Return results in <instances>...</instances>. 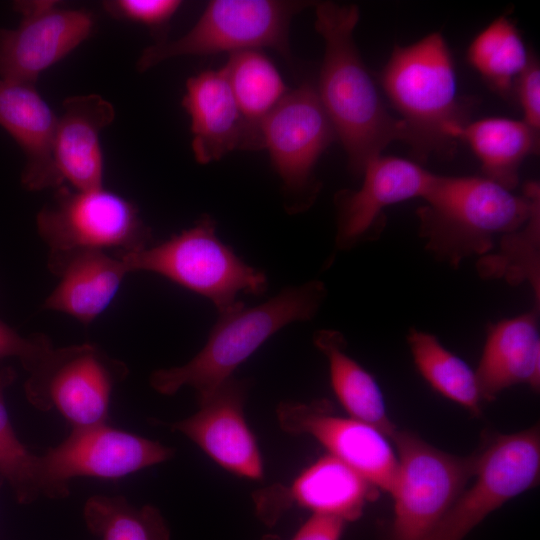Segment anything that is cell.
Wrapping results in <instances>:
<instances>
[{"label":"cell","mask_w":540,"mask_h":540,"mask_svg":"<svg viewBox=\"0 0 540 540\" xmlns=\"http://www.w3.org/2000/svg\"><path fill=\"white\" fill-rule=\"evenodd\" d=\"M523 111V121L540 130V67L531 52L527 65L517 77L513 89Z\"/></svg>","instance_id":"d6a6232c"},{"label":"cell","mask_w":540,"mask_h":540,"mask_svg":"<svg viewBox=\"0 0 540 540\" xmlns=\"http://www.w3.org/2000/svg\"><path fill=\"white\" fill-rule=\"evenodd\" d=\"M181 6L178 0H113L103 2L112 17L140 23L150 28L157 41L166 40L165 30L173 15Z\"/></svg>","instance_id":"4dcf8cb0"},{"label":"cell","mask_w":540,"mask_h":540,"mask_svg":"<svg viewBox=\"0 0 540 540\" xmlns=\"http://www.w3.org/2000/svg\"><path fill=\"white\" fill-rule=\"evenodd\" d=\"M407 342L415 365L438 393L474 415L481 413L482 397L475 371L446 349L431 333L411 328Z\"/></svg>","instance_id":"d4e9b609"},{"label":"cell","mask_w":540,"mask_h":540,"mask_svg":"<svg viewBox=\"0 0 540 540\" xmlns=\"http://www.w3.org/2000/svg\"><path fill=\"white\" fill-rule=\"evenodd\" d=\"M379 489L336 457L326 454L304 469L288 487L276 485L255 495L262 518L271 521L296 504L316 515L358 519Z\"/></svg>","instance_id":"e0dca14e"},{"label":"cell","mask_w":540,"mask_h":540,"mask_svg":"<svg viewBox=\"0 0 540 540\" xmlns=\"http://www.w3.org/2000/svg\"><path fill=\"white\" fill-rule=\"evenodd\" d=\"M28 372V401L41 411L57 410L72 428H81L107 422L112 392L128 368L96 344L83 343L53 346Z\"/></svg>","instance_id":"9c48e42d"},{"label":"cell","mask_w":540,"mask_h":540,"mask_svg":"<svg viewBox=\"0 0 540 540\" xmlns=\"http://www.w3.org/2000/svg\"><path fill=\"white\" fill-rule=\"evenodd\" d=\"M345 523L336 517L313 514L291 540H340Z\"/></svg>","instance_id":"836d02e7"},{"label":"cell","mask_w":540,"mask_h":540,"mask_svg":"<svg viewBox=\"0 0 540 540\" xmlns=\"http://www.w3.org/2000/svg\"><path fill=\"white\" fill-rule=\"evenodd\" d=\"M36 227L49 252L97 250L121 256L153 241L137 206L104 187L77 190L63 184L54 189L36 215Z\"/></svg>","instance_id":"8992f818"},{"label":"cell","mask_w":540,"mask_h":540,"mask_svg":"<svg viewBox=\"0 0 540 540\" xmlns=\"http://www.w3.org/2000/svg\"><path fill=\"white\" fill-rule=\"evenodd\" d=\"M530 53L512 20L502 15L472 40L467 58L493 91L509 97Z\"/></svg>","instance_id":"484cf974"},{"label":"cell","mask_w":540,"mask_h":540,"mask_svg":"<svg viewBox=\"0 0 540 540\" xmlns=\"http://www.w3.org/2000/svg\"><path fill=\"white\" fill-rule=\"evenodd\" d=\"M310 4L306 1L212 0L185 35L146 47L136 68L145 72L179 56L232 54L262 47L272 48L290 58L291 19Z\"/></svg>","instance_id":"52a82bcc"},{"label":"cell","mask_w":540,"mask_h":540,"mask_svg":"<svg viewBox=\"0 0 540 540\" xmlns=\"http://www.w3.org/2000/svg\"><path fill=\"white\" fill-rule=\"evenodd\" d=\"M247 380H227L193 415L171 423L215 463L235 475L251 480L263 478L264 468L256 438L245 415Z\"/></svg>","instance_id":"2e32d148"},{"label":"cell","mask_w":540,"mask_h":540,"mask_svg":"<svg viewBox=\"0 0 540 540\" xmlns=\"http://www.w3.org/2000/svg\"><path fill=\"white\" fill-rule=\"evenodd\" d=\"M83 517L89 531L101 540H170L165 520L155 507L136 508L124 496H91Z\"/></svg>","instance_id":"83f0119b"},{"label":"cell","mask_w":540,"mask_h":540,"mask_svg":"<svg viewBox=\"0 0 540 540\" xmlns=\"http://www.w3.org/2000/svg\"><path fill=\"white\" fill-rule=\"evenodd\" d=\"M58 116L55 162L63 179L77 190L103 187L100 134L115 118L114 106L98 94L66 98Z\"/></svg>","instance_id":"44dd1931"},{"label":"cell","mask_w":540,"mask_h":540,"mask_svg":"<svg viewBox=\"0 0 540 540\" xmlns=\"http://www.w3.org/2000/svg\"><path fill=\"white\" fill-rule=\"evenodd\" d=\"M47 265L59 282L43 309L65 313L84 325L109 306L129 274L119 256L97 250L49 252Z\"/></svg>","instance_id":"ffe728a7"},{"label":"cell","mask_w":540,"mask_h":540,"mask_svg":"<svg viewBox=\"0 0 540 540\" xmlns=\"http://www.w3.org/2000/svg\"><path fill=\"white\" fill-rule=\"evenodd\" d=\"M127 272H151L209 299L218 314L242 303L240 293L262 295L267 276L245 263L216 235L207 214L166 241L119 256Z\"/></svg>","instance_id":"5b68a950"},{"label":"cell","mask_w":540,"mask_h":540,"mask_svg":"<svg viewBox=\"0 0 540 540\" xmlns=\"http://www.w3.org/2000/svg\"><path fill=\"white\" fill-rule=\"evenodd\" d=\"M52 347L53 344L46 335L24 337L0 320V358L17 357L28 372Z\"/></svg>","instance_id":"1f68e13d"},{"label":"cell","mask_w":540,"mask_h":540,"mask_svg":"<svg viewBox=\"0 0 540 540\" xmlns=\"http://www.w3.org/2000/svg\"><path fill=\"white\" fill-rule=\"evenodd\" d=\"M20 24L0 28V79L35 85L39 75L88 39L95 19L83 9H62L57 1H15Z\"/></svg>","instance_id":"4fadbf2b"},{"label":"cell","mask_w":540,"mask_h":540,"mask_svg":"<svg viewBox=\"0 0 540 540\" xmlns=\"http://www.w3.org/2000/svg\"><path fill=\"white\" fill-rule=\"evenodd\" d=\"M14 372L0 373V476L7 480L20 503L44 496L42 457L32 453L16 436L4 403V390Z\"/></svg>","instance_id":"f546056e"},{"label":"cell","mask_w":540,"mask_h":540,"mask_svg":"<svg viewBox=\"0 0 540 540\" xmlns=\"http://www.w3.org/2000/svg\"><path fill=\"white\" fill-rule=\"evenodd\" d=\"M379 78L417 159L450 155L457 132L470 121L468 108L457 95L454 62L442 34L433 32L413 44L395 45Z\"/></svg>","instance_id":"277c9868"},{"label":"cell","mask_w":540,"mask_h":540,"mask_svg":"<svg viewBox=\"0 0 540 540\" xmlns=\"http://www.w3.org/2000/svg\"><path fill=\"white\" fill-rule=\"evenodd\" d=\"M539 306L516 317L490 324L475 371L482 400L503 390L527 384L540 387Z\"/></svg>","instance_id":"7402d4cb"},{"label":"cell","mask_w":540,"mask_h":540,"mask_svg":"<svg viewBox=\"0 0 540 540\" xmlns=\"http://www.w3.org/2000/svg\"><path fill=\"white\" fill-rule=\"evenodd\" d=\"M222 68L243 116L260 129L261 122L289 92L279 71L256 49L230 54Z\"/></svg>","instance_id":"4316f807"},{"label":"cell","mask_w":540,"mask_h":540,"mask_svg":"<svg viewBox=\"0 0 540 540\" xmlns=\"http://www.w3.org/2000/svg\"><path fill=\"white\" fill-rule=\"evenodd\" d=\"M362 175L358 190L343 189L334 196L338 250L376 240L385 228V209L412 198L424 200L438 178L415 162L382 154L366 164Z\"/></svg>","instance_id":"5bb4252c"},{"label":"cell","mask_w":540,"mask_h":540,"mask_svg":"<svg viewBox=\"0 0 540 540\" xmlns=\"http://www.w3.org/2000/svg\"><path fill=\"white\" fill-rule=\"evenodd\" d=\"M539 474L538 426L494 436L476 454L472 486L460 493L427 540H462L491 512L535 487Z\"/></svg>","instance_id":"8fae6325"},{"label":"cell","mask_w":540,"mask_h":540,"mask_svg":"<svg viewBox=\"0 0 540 540\" xmlns=\"http://www.w3.org/2000/svg\"><path fill=\"white\" fill-rule=\"evenodd\" d=\"M326 296L325 284L311 280L285 287L257 306L240 303L218 314L204 347L181 366L154 371L149 377L151 387L173 395L190 386L198 404L205 401L272 335L293 322L313 319Z\"/></svg>","instance_id":"3957f363"},{"label":"cell","mask_w":540,"mask_h":540,"mask_svg":"<svg viewBox=\"0 0 540 540\" xmlns=\"http://www.w3.org/2000/svg\"><path fill=\"white\" fill-rule=\"evenodd\" d=\"M538 200L536 182L516 195L485 177L438 175L417 210L419 235L435 258L457 267L466 258L487 255L496 237L520 229Z\"/></svg>","instance_id":"7a4b0ae2"},{"label":"cell","mask_w":540,"mask_h":540,"mask_svg":"<svg viewBox=\"0 0 540 540\" xmlns=\"http://www.w3.org/2000/svg\"><path fill=\"white\" fill-rule=\"evenodd\" d=\"M315 15V29L325 44L317 94L347 154L350 172L359 176L391 142L407 144L408 134L385 108L354 42L358 7L320 2Z\"/></svg>","instance_id":"6da1fadb"},{"label":"cell","mask_w":540,"mask_h":540,"mask_svg":"<svg viewBox=\"0 0 540 540\" xmlns=\"http://www.w3.org/2000/svg\"><path fill=\"white\" fill-rule=\"evenodd\" d=\"M457 140L469 144L485 178L511 191L518 185L522 162L539 150L538 131L523 120L502 117L468 122Z\"/></svg>","instance_id":"603a6c76"},{"label":"cell","mask_w":540,"mask_h":540,"mask_svg":"<svg viewBox=\"0 0 540 540\" xmlns=\"http://www.w3.org/2000/svg\"><path fill=\"white\" fill-rule=\"evenodd\" d=\"M262 149L283 183L285 208L300 213L315 202L321 183L314 174L321 154L337 140L316 86L305 81L289 91L261 122Z\"/></svg>","instance_id":"30bf717a"},{"label":"cell","mask_w":540,"mask_h":540,"mask_svg":"<svg viewBox=\"0 0 540 540\" xmlns=\"http://www.w3.org/2000/svg\"><path fill=\"white\" fill-rule=\"evenodd\" d=\"M397 470L392 489L390 540H427L473 477L476 454L455 456L416 434L396 431Z\"/></svg>","instance_id":"ba28073f"},{"label":"cell","mask_w":540,"mask_h":540,"mask_svg":"<svg viewBox=\"0 0 540 540\" xmlns=\"http://www.w3.org/2000/svg\"><path fill=\"white\" fill-rule=\"evenodd\" d=\"M280 427L293 435H309L330 454L354 469L379 490L390 493L397 455L379 429L351 417L333 414L330 403L282 402L277 407Z\"/></svg>","instance_id":"9a60e30c"},{"label":"cell","mask_w":540,"mask_h":540,"mask_svg":"<svg viewBox=\"0 0 540 540\" xmlns=\"http://www.w3.org/2000/svg\"><path fill=\"white\" fill-rule=\"evenodd\" d=\"M57 121L58 116L35 85L0 79V126L24 153L20 179L28 191L64 184L54 154Z\"/></svg>","instance_id":"d6986e66"},{"label":"cell","mask_w":540,"mask_h":540,"mask_svg":"<svg viewBox=\"0 0 540 540\" xmlns=\"http://www.w3.org/2000/svg\"><path fill=\"white\" fill-rule=\"evenodd\" d=\"M539 240L540 200L520 229L501 237L497 254L483 256L478 265L480 274L488 278L503 277L512 284L528 281L535 295V305H539Z\"/></svg>","instance_id":"f1b7e54d"},{"label":"cell","mask_w":540,"mask_h":540,"mask_svg":"<svg viewBox=\"0 0 540 540\" xmlns=\"http://www.w3.org/2000/svg\"><path fill=\"white\" fill-rule=\"evenodd\" d=\"M182 106L190 116L192 150L200 164L237 149H262L260 129L243 116L223 68L189 77Z\"/></svg>","instance_id":"ac0fdd59"},{"label":"cell","mask_w":540,"mask_h":540,"mask_svg":"<svg viewBox=\"0 0 540 540\" xmlns=\"http://www.w3.org/2000/svg\"><path fill=\"white\" fill-rule=\"evenodd\" d=\"M313 343L327 358L333 391L349 417L367 423L390 440L396 433L384 397L374 377L346 352V340L337 330L315 332Z\"/></svg>","instance_id":"cb8c5ba5"},{"label":"cell","mask_w":540,"mask_h":540,"mask_svg":"<svg viewBox=\"0 0 540 540\" xmlns=\"http://www.w3.org/2000/svg\"><path fill=\"white\" fill-rule=\"evenodd\" d=\"M173 456L172 448L107 422L72 428L65 440L41 455L44 496H68L75 477L116 480Z\"/></svg>","instance_id":"7c38bea8"}]
</instances>
